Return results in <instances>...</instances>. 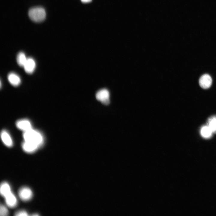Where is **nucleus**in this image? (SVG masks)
<instances>
[{
    "label": "nucleus",
    "mask_w": 216,
    "mask_h": 216,
    "mask_svg": "<svg viewBox=\"0 0 216 216\" xmlns=\"http://www.w3.org/2000/svg\"><path fill=\"white\" fill-rule=\"evenodd\" d=\"M27 59L26 55L23 52H21L18 53L16 57V61L20 66L23 67Z\"/></svg>",
    "instance_id": "nucleus-15"
},
{
    "label": "nucleus",
    "mask_w": 216,
    "mask_h": 216,
    "mask_svg": "<svg viewBox=\"0 0 216 216\" xmlns=\"http://www.w3.org/2000/svg\"><path fill=\"white\" fill-rule=\"evenodd\" d=\"M207 124L213 133H216V116H213L208 118Z\"/></svg>",
    "instance_id": "nucleus-14"
},
{
    "label": "nucleus",
    "mask_w": 216,
    "mask_h": 216,
    "mask_svg": "<svg viewBox=\"0 0 216 216\" xmlns=\"http://www.w3.org/2000/svg\"><path fill=\"white\" fill-rule=\"evenodd\" d=\"M11 189L9 184L6 182H3L0 185L1 195L4 197L11 193Z\"/></svg>",
    "instance_id": "nucleus-13"
},
{
    "label": "nucleus",
    "mask_w": 216,
    "mask_h": 216,
    "mask_svg": "<svg viewBox=\"0 0 216 216\" xmlns=\"http://www.w3.org/2000/svg\"><path fill=\"white\" fill-rule=\"evenodd\" d=\"M8 214V211L7 207L3 205L0 206V215L1 216H7Z\"/></svg>",
    "instance_id": "nucleus-16"
},
{
    "label": "nucleus",
    "mask_w": 216,
    "mask_h": 216,
    "mask_svg": "<svg viewBox=\"0 0 216 216\" xmlns=\"http://www.w3.org/2000/svg\"><path fill=\"white\" fill-rule=\"evenodd\" d=\"M1 137L3 142L6 146L10 147L13 146L12 138L6 130H2L1 133Z\"/></svg>",
    "instance_id": "nucleus-9"
},
{
    "label": "nucleus",
    "mask_w": 216,
    "mask_h": 216,
    "mask_svg": "<svg viewBox=\"0 0 216 216\" xmlns=\"http://www.w3.org/2000/svg\"><path fill=\"white\" fill-rule=\"evenodd\" d=\"M83 3H88L92 1V0H81Z\"/></svg>",
    "instance_id": "nucleus-18"
},
{
    "label": "nucleus",
    "mask_w": 216,
    "mask_h": 216,
    "mask_svg": "<svg viewBox=\"0 0 216 216\" xmlns=\"http://www.w3.org/2000/svg\"><path fill=\"white\" fill-rule=\"evenodd\" d=\"M23 67L26 73L28 74H32L36 68L35 62L33 58H28Z\"/></svg>",
    "instance_id": "nucleus-8"
},
{
    "label": "nucleus",
    "mask_w": 216,
    "mask_h": 216,
    "mask_svg": "<svg viewBox=\"0 0 216 216\" xmlns=\"http://www.w3.org/2000/svg\"><path fill=\"white\" fill-rule=\"evenodd\" d=\"M4 198L6 203L9 207L13 208L16 206L17 204V200L12 192Z\"/></svg>",
    "instance_id": "nucleus-10"
},
{
    "label": "nucleus",
    "mask_w": 216,
    "mask_h": 216,
    "mask_svg": "<svg viewBox=\"0 0 216 216\" xmlns=\"http://www.w3.org/2000/svg\"><path fill=\"white\" fill-rule=\"evenodd\" d=\"M39 215V214H33V216H38Z\"/></svg>",
    "instance_id": "nucleus-19"
},
{
    "label": "nucleus",
    "mask_w": 216,
    "mask_h": 216,
    "mask_svg": "<svg viewBox=\"0 0 216 216\" xmlns=\"http://www.w3.org/2000/svg\"><path fill=\"white\" fill-rule=\"evenodd\" d=\"M40 147L38 145L34 143L24 141L22 144V148L26 152L31 153L35 152Z\"/></svg>",
    "instance_id": "nucleus-7"
},
{
    "label": "nucleus",
    "mask_w": 216,
    "mask_h": 216,
    "mask_svg": "<svg viewBox=\"0 0 216 216\" xmlns=\"http://www.w3.org/2000/svg\"><path fill=\"white\" fill-rule=\"evenodd\" d=\"M18 195L21 200L26 201L29 200L32 198L33 196V193L29 188L24 187L19 189Z\"/></svg>",
    "instance_id": "nucleus-4"
},
{
    "label": "nucleus",
    "mask_w": 216,
    "mask_h": 216,
    "mask_svg": "<svg viewBox=\"0 0 216 216\" xmlns=\"http://www.w3.org/2000/svg\"><path fill=\"white\" fill-rule=\"evenodd\" d=\"M200 132L202 137L205 139L210 138L213 133L212 130L207 124L202 126Z\"/></svg>",
    "instance_id": "nucleus-12"
},
{
    "label": "nucleus",
    "mask_w": 216,
    "mask_h": 216,
    "mask_svg": "<svg viewBox=\"0 0 216 216\" xmlns=\"http://www.w3.org/2000/svg\"><path fill=\"white\" fill-rule=\"evenodd\" d=\"M16 127L24 132L32 128L31 122L28 119H23L19 120L16 122Z\"/></svg>",
    "instance_id": "nucleus-5"
},
{
    "label": "nucleus",
    "mask_w": 216,
    "mask_h": 216,
    "mask_svg": "<svg viewBox=\"0 0 216 216\" xmlns=\"http://www.w3.org/2000/svg\"><path fill=\"white\" fill-rule=\"evenodd\" d=\"M30 19L35 22H41L44 20L46 16L44 9L41 7H35L31 8L28 11Z\"/></svg>",
    "instance_id": "nucleus-2"
},
{
    "label": "nucleus",
    "mask_w": 216,
    "mask_h": 216,
    "mask_svg": "<svg viewBox=\"0 0 216 216\" xmlns=\"http://www.w3.org/2000/svg\"><path fill=\"white\" fill-rule=\"evenodd\" d=\"M23 137L24 141L34 143L40 147L42 146L44 142L42 134L38 130L32 128L24 132Z\"/></svg>",
    "instance_id": "nucleus-1"
},
{
    "label": "nucleus",
    "mask_w": 216,
    "mask_h": 216,
    "mask_svg": "<svg viewBox=\"0 0 216 216\" xmlns=\"http://www.w3.org/2000/svg\"><path fill=\"white\" fill-rule=\"evenodd\" d=\"M109 97V92L106 89H103L98 91L96 94V99L105 105H107L110 104Z\"/></svg>",
    "instance_id": "nucleus-3"
},
{
    "label": "nucleus",
    "mask_w": 216,
    "mask_h": 216,
    "mask_svg": "<svg viewBox=\"0 0 216 216\" xmlns=\"http://www.w3.org/2000/svg\"><path fill=\"white\" fill-rule=\"evenodd\" d=\"M15 215L16 216H28L27 212L24 210H20L15 213Z\"/></svg>",
    "instance_id": "nucleus-17"
},
{
    "label": "nucleus",
    "mask_w": 216,
    "mask_h": 216,
    "mask_svg": "<svg viewBox=\"0 0 216 216\" xmlns=\"http://www.w3.org/2000/svg\"><path fill=\"white\" fill-rule=\"evenodd\" d=\"M212 82V79L210 76L208 74L202 75L200 78L199 83L202 88L207 89L211 86Z\"/></svg>",
    "instance_id": "nucleus-6"
},
{
    "label": "nucleus",
    "mask_w": 216,
    "mask_h": 216,
    "mask_svg": "<svg viewBox=\"0 0 216 216\" xmlns=\"http://www.w3.org/2000/svg\"><path fill=\"white\" fill-rule=\"evenodd\" d=\"M8 79L10 83L13 86H17L21 83L20 77L15 73H10L8 76Z\"/></svg>",
    "instance_id": "nucleus-11"
}]
</instances>
